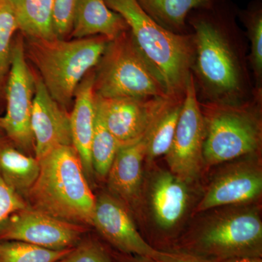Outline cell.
<instances>
[{"label":"cell","mask_w":262,"mask_h":262,"mask_svg":"<svg viewBox=\"0 0 262 262\" xmlns=\"http://www.w3.org/2000/svg\"><path fill=\"white\" fill-rule=\"evenodd\" d=\"M27 39V54L39 78L52 98L67 111L77 86L98 64L110 40L103 36L70 41Z\"/></svg>","instance_id":"cell-5"},{"label":"cell","mask_w":262,"mask_h":262,"mask_svg":"<svg viewBox=\"0 0 262 262\" xmlns=\"http://www.w3.org/2000/svg\"><path fill=\"white\" fill-rule=\"evenodd\" d=\"M18 30L14 11L8 0H0V90L9 73L13 38Z\"/></svg>","instance_id":"cell-26"},{"label":"cell","mask_w":262,"mask_h":262,"mask_svg":"<svg viewBox=\"0 0 262 262\" xmlns=\"http://www.w3.org/2000/svg\"><path fill=\"white\" fill-rule=\"evenodd\" d=\"M238 17L246 29L248 64L254 88L262 91V4L260 0H255L246 9L239 11Z\"/></svg>","instance_id":"cell-23"},{"label":"cell","mask_w":262,"mask_h":262,"mask_svg":"<svg viewBox=\"0 0 262 262\" xmlns=\"http://www.w3.org/2000/svg\"><path fill=\"white\" fill-rule=\"evenodd\" d=\"M40 170L35 158L14 147L0 144V173L7 184L22 198H27Z\"/></svg>","instance_id":"cell-21"},{"label":"cell","mask_w":262,"mask_h":262,"mask_svg":"<svg viewBox=\"0 0 262 262\" xmlns=\"http://www.w3.org/2000/svg\"><path fill=\"white\" fill-rule=\"evenodd\" d=\"M31 127L38 160L56 148L72 145L70 115L52 98L39 77L36 78Z\"/></svg>","instance_id":"cell-15"},{"label":"cell","mask_w":262,"mask_h":262,"mask_svg":"<svg viewBox=\"0 0 262 262\" xmlns=\"http://www.w3.org/2000/svg\"><path fill=\"white\" fill-rule=\"evenodd\" d=\"M28 207L27 202L7 184L0 173V229L12 215Z\"/></svg>","instance_id":"cell-29"},{"label":"cell","mask_w":262,"mask_h":262,"mask_svg":"<svg viewBox=\"0 0 262 262\" xmlns=\"http://www.w3.org/2000/svg\"><path fill=\"white\" fill-rule=\"evenodd\" d=\"M206 139L204 165L228 163L259 154L262 143V91L237 105L200 103Z\"/></svg>","instance_id":"cell-6"},{"label":"cell","mask_w":262,"mask_h":262,"mask_svg":"<svg viewBox=\"0 0 262 262\" xmlns=\"http://www.w3.org/2000/svg\"><path fill=\"white\" fill-rule=\"evenodd\" d=\"M94 73V92L98 97L170 98L127 31L108 42Z\"/></svg>","instance_id":"cell-7"},{"label":"cell","mask_w":262,"mask_h":262,"mask_svg":"<svg viewBox=\"0 0 262 262\" xmlns=\"http://www.w3.org/2000/svg\"><path fill=\"white\" fill-rule=\"evenodd\" d=\"M92 226L110 244L126 255L144 256L158 261L166 253L153 248L143 238L128 208L110 193L96 198Z\"/></svg>","instance_id":"cell-13"},{"label":"cell","mask_w":262,"mask_h":262,"mask_svg":"<svg viewBox=\"0 0 262 262\" xmlns=\"http://www.w3.org/2000/svg\"><path fill=\"white\" fill-rule=\"evenodd\" d=\"M96 108V106H95ZM120 146L103 123L96 108V120L92 144L91 159L94 173L101 179H106L112 164Z\"/></svg>","instance_id":"cell-24"},{"label":"cell","mask_w":262,"mask_h":262,"mask_svg":"<svg viewBox=\"0 0 262 262\" xmlns=\"http://www.w3.org/2000/svg\"><path fill=\"white\" fill-rule=\"evenodd\" d=\"M189 184L170 170L158 169L144 182L142 200L145 198L151 219L160 230L177 228L189 207Z\"/></svg>","instance_id":"cell-14"},{"label":"cell","mask_w":262,"mask_h":262,"mask_svg":"<svg viewBox=\"0 0 262 262\" xmlns=\"http://www.w3.org/2000/svg\"><path fill=\"white\" fill-rule=\"evenodd\" d=\"M78 0H54L53 26L55 35L63 39L70 34Z\"/></svg>","instance_id":"cell-28"},{"label":"cell","mask_w":262,"mask_h":262,"mask_svg":"<svg viewBox=\"0 0 262 262\" xmlns=\"http://www.w3.org/2000/svg\"><path fill=\"white\" fill-rule=\"evenodd\" d=\"M57 262H112L102 246L92 241H84L70 250Z\"/></svg>","instance_id":"cell-27"},{"label":"cell","mask_w":262,"mask_h":262,"mask_svg":"<svg viewBox=\"0 0 262 262\" xmlns=\"http://www.w3.org/2000/svg\"><path fill=\"white\" fill-rule=\"evenodd\" d=\"M128 256L129 257H127L122 262H155L154 260L144 257V256H135V255H128Z\"/></svg>","instance_id":"cell-32"},{"label":"cell","mask_w":262,"mask_h":262,"mask_svg":"<svg viewBox=\"0 0 262 262\" xmlns=\"http://www.w3.org/2000/svg\"><path fill=\"white\" fill-rule=\"evenodd\" d=\"M71 249L51 250L20 241H3L0 262H57Z\"/></svg>","instance_id":"cell-25"},{"label":"cell","mask_w":262,"mask_h":262,"mask_svg":"<svg viewBox=\"0 0 262 262\" xmlns=\"http://www.w3.org/2000/svg\"><path fill=\"white\" fill-rule=\"evenodd\" d=\"M125 19L134 42L172 99H184L191 75L194 42L192 33L176 34L152 20L136 0H104Z\"/></svg>","instance_id":"cell-3"},{"label":"cell","mask_w":262,"mask_h":262,"mask_svg":"<svg viewBox=\"0 0 262 262\" xmlns=\"http://www.w3.org/2000/svg\"><path fill=\"white\" fill-rule=\"evenodd\" d=\"M142 10L162 27L176 34L190 33L189 13L209 8L218 0H136Z\"/></svg>","instance_id":"cell-19"},{"label":"cell","mask_w":262,"mask_h":262,"mask_svg":"<svg viewBox=\"0 0 262 262\" xmlns=\"http://www.w3.org/2000/svg\"><path fill=\"white\" fill-rule=\"evenodd\" d=\"M212 210L188 232L177 251L211 261L261 258L262 221L257 207L247 204Z\"/></svg>","instance_id":"cell-4"},{"label":"cell","mask_w":262,"mask_h":262,"mask_svg":"<svg viewBox=\"0 0 262 262\" xmlns=\"http://www.w3.org/2000/svg\"><path fill=\"white\" fill-rule=\"evenodd\" d=\"M128 30L125 19L104 0L77 1L70 32L74 39L103 36L112 41Z\"/></svg>","instance_id":"cell-18"},{"label":"cell","mask_w":262,"mask_h":262,"mask_svg":"<svg viewBox=\"0 0 262 262\" xmlns=\"http://www.w3.org/2000/svg\"><path fill=\"white\" fill-rule=\"evenodd\" d=\"M83 227L29 206L7 220L0 229V239L20 241L51 250L70 249L78 244Z\"/></svg>","instance_id":"cell-12"},{"label":"cell","mask_w":262,"mask_h":262,"mask_svg":"<svg viewBox=\"0 0 262 262\" xmlns=\"http://www.w3.org/2000/svg\"><path fill=\"white\" fill-rule=\"evenodd\" d=\"M205 139L204 118L191 73L173 142L165 155L169 170L187 184L194 182L205 166Z\"/></svg>","instance_id":"cell-9"},{"label":"cell","mask_w":262,"mask_h":262,"mask_svg":"<svg viewBox=\"0 0 262 262\" xmlns=\"http://www.w3.org/2000/svg\"><path fill=\"white\" fill-rule=\"evenodd\" d=\"M94 73L86 76L76 90L70 115L72 145L80 156L87 179L94 175L91 159V144L94 136L95 108Z\"/></svg>","instance_id":"cell-17"},{"label":"cell","mask_w":262,"mask_h":262,"mask_svg":"<svg viewBox=\"0 0 262 262\" xmlns=\"http://www.w3.org/2000/svg\"><path fill=\"white\" fill-rule=\"evenodd\" d=\"M183 100L170 101L150 127L146 146V163H153L160 157L165 156L168 153L173 142L182 111Z\"/></svg>","instance_id":"cell-22"},{"label":"cell","mask_w":262,"mask_h":262,"mask_svg":"<svg viewBox=\"0 0 262 262\" xmlns=\"http://www.w3.org/2000/svg\"><path fill=\"white\" fill-rule=\"evenodd\" d=\"M258 154L244 157L217 174L195 208L203 213L221 207L251 204L262 193V169Z\"/></svg>","instance_id":"cell-10"},{"label":"cell","mask_w":262,"mask_h":262,"mask_svg":"<svg viewBox=\"0 0 262 262\" xmlns=\"http://www.w3.org/2000/svg\"><path fill=\"white\" fill-rule=\"evenodd\" d=\"M155 262H201V261L200 258L188 253L180 252V251H173V252L166 251V253L161 260Z\"/></svg>","instance_id":"cell-30"},{"label":"cell","mask_w":262,"mask_h":262,"mask_svg":"<svg viewBox=\"0 0 262 262\" xmlns=\"http://www.w3.org/2000/svg\"><path fill=\"white\" fill-rule=\"evenodd\" d=\"M14 11L18 30L26 37L53 39L54 0H8Z\"/></svg>","instance_id":"cell-20"},{"label":"cell","mask_w":262,"mask_h":262,"mask_svg":"<svg viewBox=\"0 0 262 262\" xmlns=\"http://www.w3.org/2000/svg\"><path fill=\"white\" fill-rule=\"evenodd\" d=\"M36 77L26 59L24 38L13 42L11 62L6 85V113L0 117V127L20 149L34 148L31 127Z\"/></svg>","instance_id":"cell-8"},{"label":"cell","mask_w":262,"mask_h":262,"mask_svg":"<svg viewBox=\"0 0 262 262\" xmlns=\"http://www.w3.org/2000/svg\"><path fill=\"white\" fill-rule=\"evenodd\" d=\"M147 139L148 132L137 142L119 148L106 177L110 194L128 209L137 208L142 201L143 165L145 162Z\"/></svg>","instance_id":"cell-16"},{"label":"cell","mask_w":262,"mask_h":262,"mask_svg":"<svg viewBox=\"0 0 262 262\" xmlns=\"http://www.w3.org/2000/svg\"><path fill=\"white\" fill-rule=\"evenodd\" d=\"M26 199L33 209L79 225L93 223L96 196L73 145L52 150L42 159Z\"/></svg>","instance_id":"cell-2"},{"label":"cell","mask_w":262,"mask_h":262,"mask_svg":"<svg viewBox=\"0 0 262 262\" xmlns=\"http://www.w3.org/2000/svg\"><path fill=\"white\" fill-rule=\"evenodd\" d=\"M193 36L191 73L200 103L237 105L252 99L255 89L248 64V43L235 13L222 0L189 13Z\"/></svg>","instance_id":"cell-1"},{"label":"cell","mask_w":262,"mask_h":262,"mask_svg":"<svg viewBox=\"0 0 262 262\" xmlns=\"http://www.w3.org/2000/svg\"><path fill=\"white\" fill-rule=\"evenodd\" d=\"M172 98H115L95 95V106L120 147L141 140Z\"/></svg>","instance_id":"cell-11"},{"label":"cell","mask_w":262,"mask_h":262,"mask_svg":"<svg viewBox=\"0 0 262 262\" xmlns=\"http://www.w3.org/2000/svg\"><path fill=\"white\" fill-rule=\"evenodd\" d=\"M2 139V129L1 127H0V141H1Z\"/></svg>","instance_id":"cell-33"},{"label":"cell","mask_w":262,"mask_h":262,"mask_svg":"<svg viewBox=\"0 0 262 262\" xmlns=\"http://www.w3.org/2000/svg\"><path fill=\"white\" fill-rule=\"evenodd\" d=\"M199 258V257H198ZM201 262H262L261 258H237L230 259L222 260V261H211L200 258Z\"/></svg>","instance_id":"cell-31"}]
</instances>
